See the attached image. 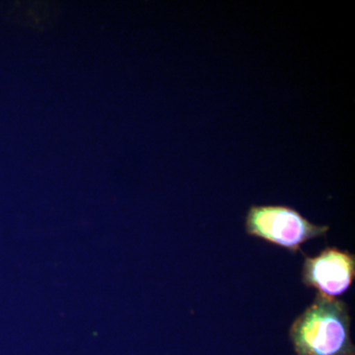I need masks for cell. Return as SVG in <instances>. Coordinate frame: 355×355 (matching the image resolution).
I'll list each match as a JSON object with an SVG mask.
<instances>
[{
  "label": "cell",
  "mask_w": 355,
  "mask_h": 355,
  "mask_svg": "<svg viewBox=\"0 0 355 355\" xmlns=\"http://www.w3.org/2000/svg\"><path fill=\"white\" fill-rule=\"evenodd\" d=\"M296 355H354L349 308L338 298L317 295L291 324Z\"/></svg>",
  "instance_id": "1"
},
{
  "label": "cell",
  "mask_w": 355,
  "mask_h": 355,
  "mask_svg": "<svg viewBox=\"0 0 355 355\" xmlns=\"http://www.w3.org/2000/svg\"><path fill=\"white\" fill-rule=\"evenodd\" d=\"M248 235L296 253L309 240L324 237L330 226L312 223L288 205H251L245 217Z\"/></svg>",
  "instance_id": "2"
},
{
  "label": "cell",
  "mask_w": 355,
  "mask_h": 355,
  "mask_svg": "<svg viewBox=\"0 0 355 355\" xmlns=\"http://www.w3.org/2000/svg\"><path fill=\"white\" fill-rule=\"evenodd\" d=\"M355 277L354 254L336 247L326 248L315 257H306L302 282L318 295L336 298L349 291Z\"/></svg>",
  "instance_id": "3"
}]
</instances>
